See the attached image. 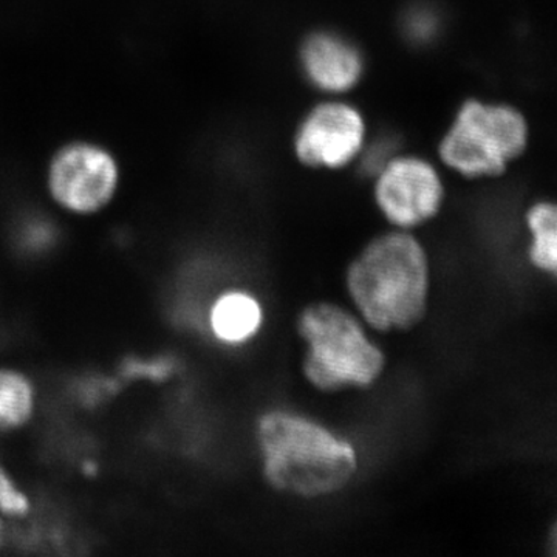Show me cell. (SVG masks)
Listing matches in <instances>:
<instances>
[{"instance_id": "3957f363", "label": "cell", "mask_w": 557, "mask_h": 557, "mask_svg": "<svg viewBox=\"0 0 557 557\" xmlns=\"http://www.w3.org/2000/svg\"><path fill=\"white\" fill-rule=\"evenodd\" d=\"M296 327L309 346L304 375L319 391L370 387L383 373L384 355L343 307L310 304L300 311Z\"/></svg>"}, {"instance_id": "30bf717a", "label": "cell", "mask_w": 557, "mask_h": 557, "mask_svg": "<svg viewBox=\"0 0 557 557\" xmlns=\"http://www.w3.org/2000/svg\"><path fill=\"white\" fill-rule=\"evenodd\" d=\"M42 391L30 370L0 361V437L24 434L39 420Z\"/></svg>"}, {"instance_id": "9c48e42d", "label": "cell", "mask_w": 557, "mask_h": 557, "mask_svg": "<svg viewBox=\"0 0 557 557\" xmlns=\"http://www.w3.org/2000/svg\"><path fill=\"white\" fill-rule=\"evenodd\" d=\"M200 319L215 343L236 347L258 335L263 313L255 296L242 289H226L208 304Z\"/></svg>"}, {"instance_id": "277c9868", "label": "cell", "mask_w": 557, "mask_h": 557, "mask_svg": "<svg viewBox=\"0 0 557 557\" xmlns=\"http://www.w3.org/2000/svg\"><path fill=\"white\" fill-rule=\"evenodd\" d=\"M527 141V121L518 109L468 101L446 132L440 156L458 174L486 177L502 174Z\"/></svg>"}, {"instance_id": "5bb4252c", "label": "cell", "mask_w": 557, "mask_h": 557, "mask_svg": "<svg viewBox=\"0 0 557 557\" xmlns=\"http://www.w3.org/2000/svg\"><path fill=\"white\" fill-rule=\"evenodd\" d=\"M36 511L38 502L0 457V516L16 527L35 518Z\"/></svg>"}, {"instance_id": "7a4b0ae2", "label": "cell", "mask_w": 557, "mask_h": 557, "mask_svg": "<svg viewBox=\"0 0 557 557\" xmlns=\"http://www.w3.org/2000/svg\"><path fill=\"white\" fill-rule=\"evenodd\" d=\"M263 475L274 490L300 497L338 493L357 472L355 450L332 432L295 413L271 410L256 424Z\"/></svg>"}, {"instance_id": "5b68a950", "label": "cell", "mask_w": 557, "mask_h": 557, "mask_svg": "<svg viewBox=\"0 0 557 557\" xmlns=\"http://www.w3.org/2000/svg\"><path fill=\"white\" fill-rule=\"evenodd\" d=\"M120 185L119 160L104 146L86 139L61 146L47 168L49 199L70 218L100 215L116 199Z\"/></svg>"}, {"instance_id": "ba28073f", "label": "cell", "mask_w": 557, "mask_h": 557, "mask_svg": "<svg viewBox=\"0 0 557 557\" xmlns=\"http://www.w3.org/2000/svg\"><path fill=\"white\" fill-rule=\"evenodd\" d=\"M300 61L310 83L329 94H343L357 86L364 67L357 47L330 32L314 33L307 38Z\"/></svg>"}, {"instance_id": "52a82bcc", "label": "cell", "mask_w": 557, "mask_h": 557, "mask_svg": "<svg viewBox=\"0 0 557 557\" xmlns=\"http://www.w3.org/2000/svg\"><path fill=\"white\" fill-rule=\"evenodd\" d=\"M366 124L350 104L329 101L311 110L296 135V153L313 168L346 166L364 146Z\"/></svg>"}, {"instance_id": "9a60e30c", "label": "cell", "mask_w": 557, "mask_h": 557, "mask_svg": "<svg viewBox=\"0 0 557 557\" xmlns=\"http://www.w3.org/2000/svg\"><path fill=\"white\" fill-rule=\"evenodd\" d=\"M57 230L46 220H27L14 234V248L22 258L27 260L46 259L57 248Z\"/></svg>"}, {"instance_id": "2e32d148", "label": "cell", "mask_w": 557, "mask_h": 557, "mask_svg": "<svg viewBox=\"0 0 557 557\" xmlns=\"http://www.w3.org/2000/svg\"><path fill=\"white\" fill-rule=\"evenodd\" d=\"M78 469L81 474L86 479H94L100 474V463L91 457H84L83 460L79 461Z\"/></svg>"}, {"instance_id": "6da1fadb", "label": "cell", "mask_w": 557, "mask_h": 557, "mask_svg": "<svg viewBox=\"0 0 557 557\" xmlns=\"http://www.w3.org/2000/svg\"><path fill=\"white\" fill-rule=\"evenodd\" d=\"M347 289L369 325L380 332L410 330L428 311L429 262L416 237L383 234L347 270Z\"/></svg>"}, {"instance_id": "e0dca14e", "label": "cell", "mask_w": 557, "mask_h": 557, "mask_svg": "<svg viewBox=\"0 0 557 557\" xmlns=\"http://www.w3.org/2000/svg\"><path fill=\"white\" fill-rule=\"evenodd\" d=\"M13 528L9 520L0 516V552L10 545L11 539H13Z\"/></svg>"}, {"instance_id": "4fadbf2b", "label": "cell", "mask_w": 557, "mask_h": 557, "mask_svg": "<svg viewBox=\"0 0 557 557\" xmlns=\"http://www.w3.org/2000/svg\"><path fill=\"white\" fill-rule=\"evenodd\" d=\"M124 384L112 372H84L67 384L70 401L78 409L97 410L123 392Z\"/></svg>"}, {"instance_id": "8fae6325", "label": "cell", "mask_w": 557, "mask_h": 557, "mask_svg": "<svg viewBox=\"0 0 557 557\" xmlns=\"http://www.w3.org/2000/svg\"><path fill=\"white\" fill-rule=\"evenodd\" d=\"M182 372L180 359L172 351L127 354L116 362L113 373L124 386L127 384H153L164 386L177 379Z\"/></svg>"}, {"instance_id": "8992f818", "label": "cell", "mask_w": 557, "mask_h": 557, "mask_svg": "<svg viewBox=\"0 0 557 557\" xmlns=\"http://www.w3.org/2000/svg\"><path fill=\"white\" fill-rule=\"evenodd\" d=\"M443 183L437 171L418 157H397L380 168L376 203L388 222L403 230L434 218L443 203Z\"/></svg>"}, {"instance_id": "7c38bea8", "label": "cell", "mask_w": 557, "mask_h": 557, "mask_svg": "<svg viewBox=\"0 0 557 557\" xmlns=\"http://www.w3.org/2000/svg\"><path fill=\"white\" fill-rule=\"evenodd\" d=\"M528 228L533 234V245L530 248V260L536 269L547 271L556 276L557 270V219L556 207L553 203L534 205L528 211Z\"/></svg>"}]
</instances>
